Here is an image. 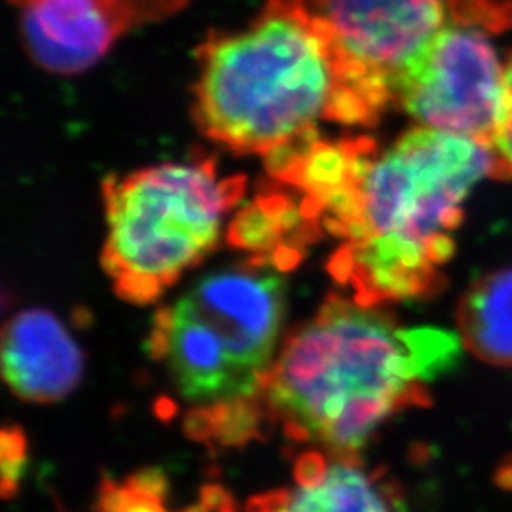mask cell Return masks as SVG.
<instances>
[{
	"instance_id": "6da1fadb",
	"label": "cell",
	"mask_w": 512,
	"mask_h": 512,
	"mask_svg": "<svg viewBox=\"0 0 512 512\" xmlns=\"http://www.w3.org/2000/svg\"><path fill=\"white\" fill-rule=\"evenodd\" d=\"M458 351L450 332L401 329L376 306L330 293L287 334L253 399L287 437L359 458L384 421L427 404V385L456 363Z\"/></svg>"
},
{
	"instance_id": "7a4b0ae2",
	"label": "cell",
	"mask_w": 512,
	"mask_h": 512,
	"mask_svg": "<svg viewBox=\"0 0 512 512\" xmlns=\"http://www.w3.org/2000/svg\"><path fill=\"white\" fill-rule=\"evenodd\" d=\"M490 145L416 126L382 148L366 139L353 181V217L330 274L366 306L439 291L463 205L494 175Z\"/></svg>"
},
{
	"instance_id": "3957f363",
	"label": "cell",
	"mask_w": 512,
	"mask_h": 512,
	"mask_svg": "<svg viewBox=\"0 0 512 512\" xmlns=\"http://www.w3.org/2000/svg\"><path fill=\"white\" fill-rule=\"evenodd\" d=\"M194 107L207 137L264 158L319 135L321 122L380 120L300 0H270L245 29L203 42Z\"/></svg>"
},
{
	"instance_id": "277c9868",
	"label": "cell",
	"mask_w": 512,
	"mask_h": 512,
	"mask_svg": "<svg viewBox=\"0 0 512 512\" xmlns=\"http://www.w3.org/2000/svg\"><path fill=\"white\" fill-rule=\"evenodd\" d=\"M285 274L275 256H251L156 311L148 351L167 361L186 401L209 408L255 397L275 361Z\"/></svg>"
},
{
	"instance_id": "5b68a950",
	"label": "cell",
	"mask_w": 512,
	"mask_h": 512,
	"mask_svg": "<svg viewBox=\"0 0 512 512\" xmlns=\"http://www.w3.org/2000/svg\"><path fill=\"white\" fill-rule=\"evenodd\" d=\"M243 177L213 160L164 164L109 177L103 266L129 304H152L219 245L222 222L243 198Z\"/></svg>"
},
{
	"instance_id": "8992f818",
	"label": "cell",
	"mask_w": 512,
	"mask_h": 512,
	"mask_svg": "<svg viewBox=\"0 0 512 512\" xmlns=\"http://www.w3.org/2000/svg\"><path fill=\"white\" fill-rule=\"evenodd\" d=\"M329 33L374 110L397 105L406 74L440 31L458 19L512 27V4L499 0H300Z\"/></svg>"
},
{
	"instance_id": "52a82bcc",
	"label": "cell",
	"mask_w": 512,
	"mask_h": 512,
	"mask_svg": "<svg viewBox=\"0 0 512 512\" xmlns=\"http://www.w3.org/2000/svg\"><path fill=\"white\" fill-rule=\"evenodd\" d=\"M501 29L478 19L448 23L406 74L397 105L418 126L494 143L505 109V74L495 50Z\"/></svg>"
},
{
	"instance_id": "ba28073f",
	"label": "cell",
	"mask_w": 512,
	"mask_h": 512,
	"mask_svg": "<svg viewBox=\"0 0 512 512\" xmlns=\"http://www.w3.org/2000/svg\"><path fill=\"white\" fill-rule=\"evenodd\" d=\"M84 374V355L52 311L23 310L2 330V376L21 401L59 403Z\"/></svg>"
},
{
	"instance_id": "9c48e42d",
	"label": "cell",
	"mask_w": 512,
	"mask_h": 512,
	"mask_svg": "<svg viewBox=\"0 0 512 512\" xmlns=\"http://www.w3.org/2000/svg\"><path fill=\"white\" fill-rule=\"evenodd\" d=\"M23 37L44 69L74 74L88 69L128 31L116 0H12Z\"/></svg>"
},
{
	"instance_id": "30bf717a",
	"label": "cell",
	"mask_w": 512,
	"mask_h": 512,
	"mask_svg": "<svg viewBox=\"0 0 512 512\" xmlns=\"http://www.w3.org/2000/svg\"><path fill=\"white\" fill-rule=\"evenodd\" d=\"M298 486L262 495L251 512H401V499L380 471L359 458L308 452L296 461Z\"/></svg>"
},
{
	"instance_id": "8fae6325",
	"label": "cell",
	"mask_w": 512,
	"mask_h": 512,
	"mask_svg": "<svg viewBox=\"0 0 512 512\" xmlns=\"http://www.w3.org/2000/svg\"><path fill=\"white\" fill-rule=\"evenodd\" d=\"M461 342L478 359L512 365V270L484 275L458 310Z\"/></svg>"
},
{
	"instance_id": "7c38bea8",
	"label": "cell",
	"mask_w": 512,
	"mask_h": 512,
	"mask_svg": "<svg viewBox=\"0 0 512 512\" xmlns=\"http://www.w3.org/2000/svg\"><path fill=\"white\" fill-rule=\"evenodd\" d=\"M167 482L160 471H143L126 484L107 480L101 486L97 512H167L164 495Z\"/></svg>"
},
{
	"instance_id": "4fadbf2b",
	"label": "cell",
	"mask_w": 512,
	"mask_h": 512,
	"mask_svg": "<svg viewBox=\"0 0 512 512\" xmlns=\"http://www.w3.org/2000/svg\"><path fill=\"white\" fill-rule=\"evenodd\" d=\"M2 495L4 499L18 492L19 480L27 465V439L18 425L2 431Z\"/></svg>"
},
{
	"instance_id": "5bb4252c",
	"label": "cell",
	"mask_w": 512,
	"mask_h": 512,
	"mask_svg": "<svg viewBox=\"0 0 512 512\" xmlns=\"http://www.w3.org/2000/svg\"><path fill=\"white\" fill-rule=\"evenodd\" d=\"M494 177L512 179V59L505 74V109L494 143Z\"/></svg>"
},
{
	"instance_id": "9a60e30c",
	"label": "cell",
	"mask_w": 512,
	"mask_h": 512,
	"mask_svg": "<svg viewBox=\"0 0 512 512\" xmlns=\"http://www.w3.org/2000/svg\"><path fill=\"white\" fill-rule=\"evenodd\" d=\"M126 27L139 25L143 21L169 16L179 10L184 0H116Z\"/></svg>"
}]
</instances>
